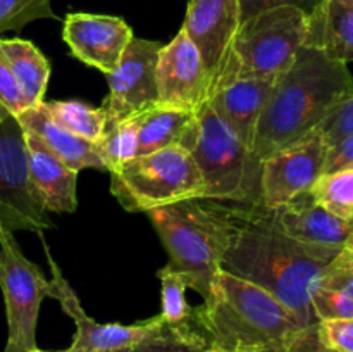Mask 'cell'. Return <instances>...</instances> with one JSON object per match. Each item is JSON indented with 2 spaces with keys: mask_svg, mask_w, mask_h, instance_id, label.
<instances>
[{
  "mask_svg": "<svg viewBox=\"0 0 353 352\" xmlns=\"http://www.w3.org/2000/svg\"><path fill=\"white\" fill-rule=\"evenodd\" d=\"M217 204L230 224L221 269L271 293L302 326L317 323L310 292L321 271L343 247L305 244L288 237L264 204Z\"/></svg>",
  "mask_w": 353,
  "mask_h": 352,
  "instance_id": "cell-1",
  "label": "cell"
},
{
  "mask_svg": "<svg viewBox=\"0 0 353 352\" xmlns=\"http://www.w3.org/2000/svg\"><path fill=\"white\" fill-rule=\"evenodd\" d=\"M353 95V75L343 62L303 47L293 64L276 78L257 123L254 154L259 161L295 144Z\"/></svg>",
  "mask_w": 353,
  "mask_h": 352,
  "instance_id": "cell-2",
  "label": "cell"
},
{
  "mask_svg": "<svg viewBox=\"0 0 353 352\" xmlns=\"http://www.w3.org/2000/svg\"><path fill=\"white\" fill-rule=\"evenodd\" d=\"M193 320L216 349L281 352L302 324L261 286L221 269L212 293L193 309Z\"/></svg>",
  "mask_w": 353,
  "mask_h": 352,
  "instance_id": "cell-3",
  "label": "cell"
},
{
  "mask_svg": "<svg viewBox=\"0 0 353 352\" xmlns=\"http://www.w3.org/2000/svg\"><path fill=\"white\" fill-rule=\"evenodd\" d=\"M169 254L168 264L181 273L186 285L203 300L212 293L230 240L221 204L209 199H192L147 213Z\"/></svg>",
  "mask_w": 353,
  "mask_h": 352,
  "instance_id": "cell-4",
  "label": "cell"
},
{
  "mask_svg": "<svg viewBox=\"0 0 353 352\" xmlns=\"http://www.w3.org/2000/svg\"><path fill=\"white\" fill-rule=\"evenodd\" d=\"M109 173L110 192L130 213H148L157 207L205 197L195 159L181 147L137 155Z\"/></svg>",
  "mask_w": 353,
  "mask_h": 352,
  "instance_id": "cell-5",
  "label": "cell"
},
{
  "mask_svg": "<svg viewBox=\"0 0 353 352\" xmlns=\"http://www.w3.org/2000/svg\"><path fill=\"white\" fill-rule=\"evenodd\" d=\"M190 154L202 175L203 199L262 204L261 161L209 104L199 113V137Z\"/></svg>",
  "mask_w": 353,
  "mask_h": 352,
  "instance_id": "cell-6",
  "label": "cell"
},
{
  "mask_svg": "<svg viewBox=\"0 0 353 352\" xmlns=\"http://www.w3.org/2000/svg\"><path fill=\"white\" fill-rule=\"evenodd\" d=\"M305 31L307 14L295 7H274L247 17L238 28L219 79L248 76L276 81L295 61Z\"/></svg>",
  "mask_w": 353,
  "mask_h": 352,
  "instance_id": "cell-7",
  "label": "cell"
},
{
  "mask_svg": "<svg viewBox=\"0 0 353 352\" xmlns=\"http://www.w3.org/2000/svg\"><path fill=\"white\" fill-rule=\"evenodd\" d=\"M52 228L30 179L26 133L17 116L0 104V231Z\"/></svg>",
  "mask_w": 353,
  "mask_h": 352,
  "instance_id": "cell-8",
  "label": "cell"
},
{
  "mask_svg": "<svg viewBox=\"0 0 353 352\" xmlns=\"http://www.w3.org/2000/svg\"><path fill=\"white\" fill-rule=\"evenodd\" d=\"M0 289L9 326L3 352L34 351L38 313L41 300L50 297L52 283L37 264L24 257L10 231H0Z\"/></svg>",
  "mask_w": 353,
  "mask_h": 352,
  "instance_id": "cell-9",
  "label": "cell"
},
{
  "mask_svg": "<svg viewBox=\"0 0 353 352\" xmlns=\"http://www.w3.org/2000/svg\"><path fill=\"white\" fill-rule=\"evenodd\" d=\"M162 43L133 37L119 64L107 76L110 93L102 106L105 123H117L159 104L157 59Z\"/></svg>",
  "mask_w": 353,
  "mask_h": 352,
  "instance_id": "cell-10",
  "label": "cell"
},
{
  "mask_svg": "<svg viewBox=\"0 0 353 352\" xmlns=\"http://www.w3.org/2000/svg\"><path fill=\"white\" fill-rule=\"evenodd\" d=\"M326 144L316 130L261 161V202L279 207L310 192L323 175Z\"/></svg>",
  "mask_w": 353,
  "mask_h": 352,
  "instance_id": "cell-11",
  "label": "cell"
},
{
  "mask_svg": "<svg viewBox=\"0 0 353 352\" xmlns=\"http://www.w3.org/2000/svg\"><path fill=\"white\" fill-rule=\"evenodd\" d=\"M155 79L159 104L199 114L209 100V75L199 48L183 28L159 52Z\"/></svg>",
  "mask_w": 353,
  "mask_h": 352,
  "instance_id": "cell-12",
  "label": "cell"
},
{
  "mask_svg": "<svg viewBox=\"0 0 353 352\" xmlns=\"http://www.w3.org/2000/svg\"><path fill=\"white\" fill-rule=\"evenodd\" d=\"M240 24L241 14L238 0H190L188 2L183 30L199 48L200 57L209 75L210 90L226 68Z\"/></svg>",
  "mask_w": 353,
  "mask_h": 352,
  "instance_id": "cell-13",
  "label": "cell"
},
{
  "mask_svg": "<svg viewBox=\"0 0 353 352\" xmlns=\"http://www.w3.org/2000/svg\"><path fill=\"white\" fill-rule=\"evenodd\" d=\"M133 37L123 17L102 14H68L62 30V38L71 54L105 75L116 69Z\"/></svg>",
  "mask_w": 353,
  "mask_h": 352,
  "instance_id": "cell-14",
  "label": "cell"
},
{
  "mask_svg": "<svg viewBox=\"0 0 353 352\" xmlns=\"http://www.w3.org/2000/svg\"><path fill=\"white\" fill-rule=\"evenodd\" d=\"M48 264L52 269V293L50 297L59 300L64 313L74 321L76 333L72 338L69 352H97L112 351V349L134 347L145 337L152 326V320L141 321L137 324H119V323H97L95 320L85 313L78 295L69 285L68 280L62 276V271L52 255L48 254Z\"/></svg>",
  "mask_w": 353,
  "mask_h": 352,
  "instance_id": "cell-15",
  "label": "cell"
},
{
  "mask_svg": "<svg viewBox=\"0 0 353 352\" xmlns=\"http://www.w3.org/2000/svg\"><path fill=\"white\" fill-rule=\"evenodd\" d=\"M272 85L274 81L271 79L223 76L209 93L207 104L210 109L240 137L250 150L254 148L259 117L264 110Z\"/></svg>",
  "mask_w": 353,
  "mask_h": 352,
  "instance_id": "cell-16",
  "label": "cell"
},
{
  "mask_svg": "<svg viewBox=\"0 0 353 352\" xmlns=\"http://www.w3.org/2000/svg\"><path fill=\"white\" fill-rule=\"evenodd\" d=\"M271 216L279 230L305 244L341 248L353 240V224L324 209L310 192L302 193L285 206L272 207Z\"/></svg>",
  "mask_w": 353,
  "mask_h": 352,
  "instance_id": "cell-17",
  "label": "cell"
},
{
  "mask_svg": "<svg viewBox=\"0 0 353 352\" xmlns=\"http://www.w3.org/2000/svg\"><path fill=\"white\" fill-rule=\"evenodd\" d=\"M26 133L30 179L41 206L54 213H72L78 207V173L65 166L37 135Z\"/></svg>",
  "mask_w": 353,
  "mask_h": 352,
  "instance_id": "cell-18",
  "label": "cell"
},
{
  "mask_svg": "<svg viewBox=\"0 0 353 352\" xmlns=\"http://www.w3.org/2000/svg\"><path fill=\"white\" fill-rule=\"evenodd\" d=\"M17 119H19L24 131L37 135L65 166L74 169L76 173H79L85 168H95L107 171L105 162H103L99 150H97V144L61 126L45 110L41 102L17 114Z\"/></svg>",
  "mask_w": 353,
  "mask_h": 352,
  "instance_id": "cell-19",
  "label": "cell"
},
{
  "mask_svg": "<svg viewBox=\"0 0 353 352\" xmlns=\"http://www.w3.org/2000/svg\"><path fill=\"white\" fill-rule=\"evenodd\" d=\"M303 47L336 62H353V0H323L307 16Z\"/></svg>",
  "mask_w": 353,
  "mask_h": 352,
  "instance_id": "cell-20",
  "label": "cell"
},
{
  "mask_svg": "<svg viewBox=\"0 0 353 352\" xmlns=\"http://www.w3.org/2000/svg\"><path fill=\"white\" fill-rule=\"evenodd\" d=\"M199 137V114L179 107L155 104L141 113L138 155L169 147L192 152Z\"/></svg>",
  "mask_w": 353,
  "mask_h": 352,
  "instance_id": "cell-21",
  "label": "cell"
},
{
  "mask_svg": "<svg viewBox=\"0 0 353 352\" xmlns=\"http://www.w3.org/2000/svg\"><path fill=\"white\" fill-rule=\"evenodd\" d=\"M317 321L353 317V240L321 271L310 292Z\"/></svg>",
  "mask_w": 353,
  "mask_h": 352,
  "instance_id": "cell-22",
  "label": "cell"
},
{
  "mask_svg": "<svg viewBox=\"0 0 353 352\" xmlns=\"http://www.w3.org/2000/svg\"><path fill=\"white\" fill-rule=\"evenodd\" d=\"M0 48L30 107L43 102L48 78H50V64L45 55L31 41L21 38H10V40L0 38Z\"/></svg>",
  "mask_w": 353,
  "mask_h": 352,
  "instance_id": "cell-23",
  "label": "cell"
},
{
  "mask_svg": "<svg viewBox=\"0 0 353 352\" xmlns=\"http://www.w3.org/2000/svg\"><path fill=\"white\" fill-rule=\"evenodd\" d=\"M212 344L195 320L165 323L152 317L150 330L133 347V352H210Z\"/></svg>",
  "mask_w": 353,
  "mask_h": 352,
  "instance_id": "cell-24",
  "label": "cell"
},
{
  "mask_svg": "<svg viewBox=\"0 0 353 352\" xmlns=\"http://www.w3.org/2000/svg\"><path fill=\"white\" fill-rule=\"evenodd\" d=\"M41 104L61 126L93 144H97L105 131L107 117L102 107H90L79 100H43Z\"/></svg>",
  "mask_w": 353,
  "mask_h": 352,
  "instance_id": "cell-25",
  "label": "cell"
},
{
  "mask_svg": "<svg viewBox=\"0 0 353 352\" xmlns=\"http://www.w3.org/2000/svg\"><path fill=\"white\" fill-rule=\"evenodd\" d=\"M141 113L117 123H105V131L97 141V150L105 162L107 171L137 157Z\"/></svg>",
  "mask_w": 353,
  "mask_h": 352,
  "instance_id": "cell-26",
  "label": "cell"
},
{
  "mask_svg": "<svg viewBox=\"0 0 353 352\" xmlns=\"http://www.w3.org/2000/svg\"><path fill=\"white\" fill-rule=\"evenodd\" d=\"M310 195L331 214L353 224V166L321 175Z\"/></svg>",
  "mask_w": 353,
  "mask_h": 352,
  "instance_id": "cell-27",
  "label": "cell"
},
{
  "mask_svg": "<svg viewBox=\"0 0 353 352\" xmlns=\"http://www.w3.org/2000/svg\"><path fill=\"white\" fill-rule=\"evenodd\" d=\"M157 276L162 285V311L159 316L165 323H185V321L192 320L193 307L186 302L185 290L188 285H186L185 276L169 264L159 269Z\"/></svg>",
  "mask_w": 353,
  "mask_h": 352,
  "instance_id": "cell-28",
  "label": "cell"
},
{
  "mask_svg": "<svg viewBox=\"0 0 353 352\" xmlns=\"http://www.w3.org/2000/svg\"><path fill=\"white\" fill-rule=\"evenodd\" d=\"M37 19H57L52 0H0V33L21 30Z\"/></svg>",
  "mask_w": 353,
  "mask_h": 352,
  "instance_id": "cell-29",
  "label": "cell"
},
{
  "mask_svg": "<svg viewBox=\"0 0 353 352\" xmlns=\"http://www.w3.org/2000/svg\"><path fill=\"white\" fill-rule=\"evenodd\" d=\"M316 131L323 137L326 147L341 140V138L348 137V135H353V95L350 99L338 104L324 117V121L316 128Z\"/></svg>",
  "mask_w": 353,
  "mask_h": 352,
  "instance_id": "cell-30",
  "label": "cell"
},
{
  "mask_svg": "<svg viewBox=\"0 0 353 352\" xmlns=\"http://www.w3.org/2000/svg\"><path fill=\"white\" fill-rule=\"evenodd\" d=\"M317 330L321 340L330 351L353 352V317L317 321Z\"/></svg>",
  "mask_w": 353,
  "mask_h": 352,
  "instance_id": "cell-31",
  "label": "cell"
},
{
  "mask_svg": "<svg viewBox=\"0 0 353 352\" xmlns=\"http://www.w3.org/2000/svg\"><path fill=\"white\" fill-rule=\"evenodd\" d=\"M0 104L14 116L30 109V104L26 102L19 86H17V81L10 71V66L3 55L2 48H0Z\"/></svg>",
  "mask_w": 353,
  "mask_h": 352,
  "instance_id": "cell-32",
  "label": "cell"
},
{
  "mask_svg": "<svg viewBox=\"0 0 353 352\" xmlns=\"http://www.w3.org/2000/svg\"><path fill=\"white\" fill-rule=\"evenodd\" d=\"M238 2H240V14L243 21L261 10L274 9V7H295L309 16L323 0H238Z\"/></svg>",
  "mask_w": 353,
  "mask_h": 352,
  "instance_id": "cell-33",
  "label": "cell"
},
{
  "mask_svg": "<svg viewBox=\"0 0 353 352\" xmlns=\"http://www.w3.org/2000/svg\"><path fill=\"white\" fill-rule=\"evenodd\" d=\"M281 352H333L323 344L317 323L302 326L288 338Z\"/></svg>",
  "mask_w": 353,
  "mask_h": 352,
  "instance_id": "cell-34",
  "label": "cell"
},
{
  "mask_svg": "<svg viewBox=\"0 0 353 352\" xmlns=\"http://www.w3.org/2000/svg\"><path fill=\"white\" fill-rule=\"evenodd\" d=\"M353 166V135L334 141L333 145L326 147V157H324V173L340 171V169L352 168Z\"/></svg>",
  "mask_w": 353,
  "mask_h": 352,
  "instance_id": "cell-35",
  "label": "cell"
},
{
  "mask_svg": "<svg viewBox=\"0 0 353 352\" xmlns=\"http://www.w3.org/2000/svg\"><path fill=\"white\" fill-rule=\"evenodd\" d=\"M97 352H133V347H124V349H112V351H97Z\"/></svg>",
  "mask_w": 353,
  "mask_h": 352,
  "instance_id": "cell-36",
  "label": "cell"
},
{
  "mask_svg": "<svg viewBox=\"0 0 353 352\" xmlns=\"http://www.w3.org/2000/svg\"><path fill=\"white\" fill-rule=\"evenodd\" d=\"M210 352H252V351H228V349H216V347H212V349H210Z\"/></svg>",
  "mask_w": 353,
  "mask_h": 352,
  "instance_id": "cell-37",
  "label": "cell"
},
{
  "mask_svg": "<svg viewBox=\"0 0 353 352\" xmlns=\"http://www.w3.org/2000/svg\"><path fill=\"white\" fill-rule=\"evenodd\" d=\"M31 352H48V351H41V349H34V351H31ZM61 352H69V351H61Z\"/></svg>",
  "mask_w": 353,
  "mask_h": 352,
  "instance_id": "cell-38",
  "label": "cell"
},
{
  "mask_svg": "<svg viewBox=\"0 0 353 352\" xmlns=\"http://www.w3.org/2000/svg\"><path fill=\"white\" fill-rule=\"evenodd\" d=\"M268 352H278V351H268Z\"/></svg>",
  "mask_w": 353,
  "mask_h": 352,
  "instance_id": "cell-39",
  "label": "cell"
}]
</instances>
